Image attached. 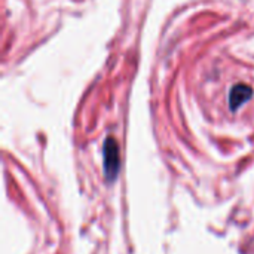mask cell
<instances>
[{
    "label": "cell",
    "instance_id": "obj_1",
    "mask_svg": "<svg viewBox=\"0 0 254 254\" xmlns=\"http://www.w3.org/2000/svg\"><path fill=\"white\" fill-rule=\"evenodd\" d=\"M119 149L116 144V140L113 137L106 138L103 146V167H104V176L109 182H113L119 173Z\"/></svg>",
    "mask_w": 254,
    "mask_h": 254
},
{
    "label": "cell",
    "instance_id": "obj_2",
    "mask_svg": "<svg viewBox=\"0 0 254 254\" xmlns=\"http://www.w3.org/2000/svg\"><path fill=\"white\" fill-rule=\"evenodd\" d=\"M252 94H253V89L249 85H246V83L235 85L229 92V107H231V110L235 112L237 109H240L244 103H247L252 98Z\"/></svg>",
    "mask_w": 254,
    "mask_h": 254
}]
</instances>
